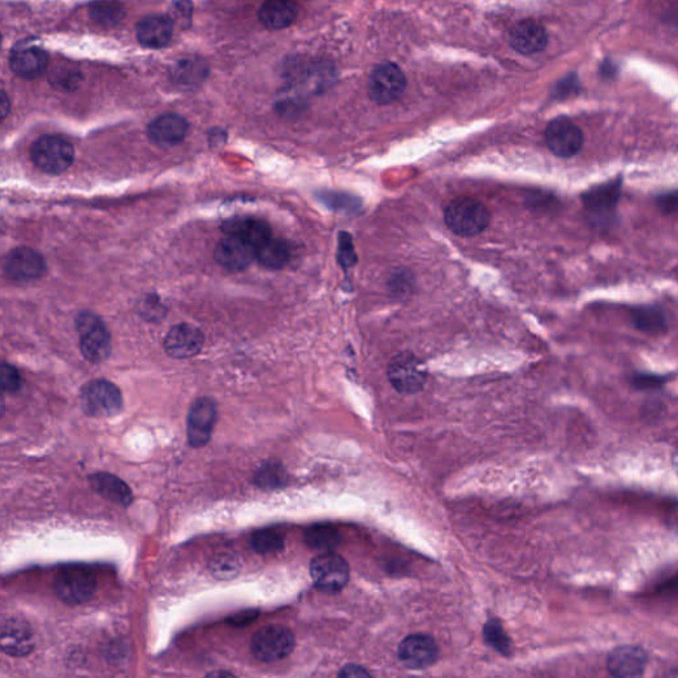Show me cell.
<instances>
[{
	"instance_id": "10",
	"label": "cell",
	"mask_w": 678,
	"mask_h": 678,
	"mask_svg": "<svg viewBox=\"0 0 678 678\" xmlns=\"http://www.w3.org/2000/svg\"><path fill=\"white\" fill-rule=\"evenodd\" d=\"M79 349L82 355L93 364L105 361L111 354V334L104 323L94 314L82 313L78 318Z\"/></svg>"
},
{
	"instance_id": "14",
	"label": "cell",
	"mask_w": 678,
	"mask_h": 678,
	"mask_svg": "<svg viewBox=\"0 0 678 678\" xmlns=\"http://www.w3.org/2000/svg\"><path fill=\"white\" fill-rule=\"evenodd\" d=\"M397 656L409 669H426L435 664L439 657V648L432 636L417 633L407 636L400 642Z\"/></svg>"
},
{
	"instance_id": "33",
	"label": "cell",
	"mask_w": 678,
	"mask_h": 678,
	"mask_svg": "<svg viewBox=\"0 0 678 678\" xmlns=\"http://www.w3.org/2000/svg\"><path fill=\"white\" fill-rule=\"evenodd\" d=\"M483 633H485V639L491 642V645H493L501 653H510L509 639L506 638L503 627L496 620L489 621L485 626V630H483Z\"/></svg>"
},
{
	"instance_id": "43",
	"label": "cell",
	"mask_w": 678,
	"mask_h": 678,
	"mask_svg": "<svg viewBox=\"0 0 678 678\" xmlns=\"http://www.w3.org/2000/svg\"><path fill=\"white\" fill-rule=\"evenodd\" d=\"M672 464H673L674 471L678 474V450L673 453V457H672Z\"/></svg>"
},
{
	"instance_id": "42",
	"label": "cell",
	"mask_w": 678,
	"mask_h": 678,
	"mask_svg": "<svg viewBox=\"0 0 678 678\" xmlns=\"http://www.w3.org/2000/svg\"><path fill=\"white\" fill-rule=\"evenodd\" d=\"M10 100H8L7 93L5 90L2 91V97H0V114H2V120L7 117L10 113Z\"/></svg>"
},
{
	"instance_id": "38",
	"label": "cell",
	"mask_w": 678,
	"mask_h": 678,
	"mask_svg": "<svg viewBox=\"0 0 678 678\" xmlns=\"http://www.w3.org/2000/svg\"><path fill=\"white\" fill-rule=\"evenodd\" d=\"M236 563L238 562L231 556H222L212 562V565H214L212 570H214L215 575H219V577H227V574L232 577L236 573Z\"/></svg>"
},
{
	"instance_id": "39",
	"label": "cell",
	"mask_w": 678,
	"mask_h": 678,
	"mask_svg": "<svg viewBox=\"0 0 678 678\" xmlns=\"http://www.w3.org/2000/svg\"><path fill=\"white\" fill-rule=\"evenodd\" d=\"M392 289L397 293H406L409 291V285L412 284L414 280L409 279V272H397L395 276L390 280Z\"/></svg>"
},
{
	"instance_id": "26",
	"label": "cell",
	"mask_w": 678,
	"mask_h": 678,
	"mask_svg": "<svg viewBox=\"0 0 678 678\" xmlns=\"http://www.w3.org/2000/svg\"><path fill=\"white\" fill-rule=\"evenodd\" d=\"M207 75V66L196 58L178 61L171 70V79L182 90H193V88L199 87Z\"/></svg>"
},
{
	"instance_id": "22",
	"label": "cell",
	"mask_w": 678,
	"mask_h": 678,
	"mask_svg": "<svg viewBox=\"0 0 678 678\" xmlns=\"http://www.w3.org/2000/svg\"><path fill=\"white\" fill-rule=\"evenodd\" d=\"M174 25L164 15H150L137 26V39L146 48H164L173 39Z\"/></svg>"
},
{
	"instance_id": "1",
	"label": "cell",
	"mask_w": 678,
	"mask_h": 678,
	"mask_svg": "<svg viewBox=\"0 0 678 678\" xmlns=\"http://www.w3.org/2000/svg\"><path fill=\"white\" fill-rule=\"evenodd\" d=\"M444 220L448 228L461 238L482 234L491 223V212L480 200L457 197L447 206Z\"/></svg>"
},
{
	"instance_id": "40",
	"label": "cell",
	"mask_w": 678,
	"mask_h": 678,
	"mask_svg": "<svg viewBox=\"0 0 678 678\" xmlns=\"http://www.w3.org/2000/svg\"><path fill=\"white\" fill-rule=\"evenodd\" d=\"M256 618H258V612L246 611L232 616V618L229 619L228 623L235 627H247L249 624L252 623V621H255Z\"/></svg>"
},
{
	"instance_id": "5",
	"label": "cell",
	"mask_w": 678,
	"mask_h": 678,
	"mask_svg": "<svg viewBox=\"0 0 678 678\" xmlns=\"http://www.w3.org/2000/svg\"><path fill=\"white\" fill-rule=\"evenodd\" d=\"M82 411L91 418L116 417L122 409L123 399L120 388L109 380H91L79 394Z\"/></svg>"
},
{
	"instance_id": "8",
	"label": "cell",
	"mask_w": 678,
	"mask_h": 678,
	"mask_svg": "<svg viewBox=\"0 0 678 678\" xmlns=\"http://www.w3.org/2000/svg\"><path fill=\"white\" fill-rule=\"evenodd\" d=\"M387 376L395 390L402 394H417L427 382L424 362L412 353H400L391 359Z\"/></svg>"
},
{
	"instance_id": "36",
	"label": "cell",
	"mask_w": 678,
	"mask_h": 678,
	"mask_svg": "<svg viewBox=\"0 0 678 678\" xmlns=\"http://www.w3.org/2000/svg\"><path fill=\"white\" fill-rule=\"evenodd\" d=\"M668 380L666 376H651V374H636L632 378V383L635 387L641 388V390H652V388H660Z\"/></svg>"
},
{
	"instance_id": "29",
	"label": "cell",
	"mask_w": 678,
	"mask_h": 678,
	"mask_svg": "<svg viewBox=\"0 0 678 678\" xmlns=\"http://www.w3.org/2000/svg\"><path fill=\"white\" fill-rule=\"evenodd\" d=\"M339 541H341V535L332 524H313L305 532V542L308 546L314 550L323 551V553L334 550Z\"/></svg>"
},
{
	"instance_id": "21",
	"label": "cell",
	"mask_w": 678,
	"mask_h": 678,
	"mask_svg": "<svg viewBox=\"0 0 678 678\" xmlns=\"http://www.w3.org/2000/svg\"><path fill=\"white\" fill-rule=\"evenodd\" d=\"M48 64V53L40 47L15 49L10 56V69L17 78L26 79L39 78L46 72Z\"/></svg>"
},
{
	"instance_id": "19",
	"label": "cell",
	"mask_w": 678,
	"mask_h": 678,
	"mask_svg": "<svg viewBox=\"0 0 678 678\" xmlns=\"http://www.w3.org/2000/svg\"><path fill=\"white\" fill-rule=\"evenodd\" d=\"M0 647L3 653L14 657H25L31 653L35 647L31 628L20 619L13 618L3 621Z\"/></svg>"
},
{
	"instance_id": "25",
	"label": "cell",
	"mask_w": 678,
	"mask_h": 678,
	"mask_svg": "<svg viewBox=\"0 0 678 678\" xmlns=\"http://www.w3.org/2000/svg\"><path fill=\"white\" fill-rule=\"evenodd\" d=\"M91 488L100 496L120 506H129L132 501V489L114 474L99 471L90 476Z\"/></svg>"
},
{
	"instance_id": "16",
	"label": "cell",
	"mask_w": 678,
	"mask_h": 678,
	"mask_svg": "<svg viewBox=\"0 0 678 678\" xmlns=\"http://www.w3.org/2000/svg\"><path fill=\"white\" fill-rule=\"evenodd\" d=\"M205 335L197 327L181 323L174 326L164 338V350L176 359L196 356L202 350Z\"/></svg>"
},
{
	"instance_id": "6",
	"label": "cell",
	"mask_w": 678,
	"mask_h": 678,
	"mask_svg": "<svg viewBox=\"0 0 678 678\" xmlns=\"http://www.w3.org/2000/svg\"><path fill=\"white\" fill-rule=\"evenodd\" d=\"M294 636L291 630L282 626L261 628L253 636L250 652L261 662H276L284 660L294 650Z\"/></svg>"
},
{
	"instance_id": "17",
	"label": "cell",
	"mask_w": 678,
	"mask_h": 678,
	"mask_svg": "<svg viewBox=\"0 0 678 678\" xmlns=\"http://www.w3.org/2000/svg\"><path fill=\"white\" fill-rule=\"evenodd\" d=\"M509 43L512 48L521 55H535L546 48L547 32L544 26L535 20H521L510 31Z\"/></svg>"
},
{
	"instance_id": "15",
	"label": "cell",
	"mask_w": 678,
	"mask_h": 678,
	"mask_svg": "<svg viewBox=\"0 0 678 678\" xmlns=\"http://www.w3.org/2000/svg\"><path fill=\"white\" fill-rule=\"evenodd\" d=\"M215 260L224 270L238 272L249 268L256 259V249L243 238L227 236L215 249Z\"/></svg>"
},
{
	"instance_id": "44",
	"label": "cell",
	"mask_w": 678,
	"mask_h": 678,
	"mask_svg": "<svg viewBox=\"0 0 678 678\" xmlns=\"http://www.w3.org/2000/svg\"><path fill=\"white\" fill-rule=\"evenodd\" d=\"M208 676H232V673H228V672H214V673H209Z\"/></svg>"
},
{
	"instance_id": "11",
	"label": "cell",
	"mask_w": 678,
	"mask_h": 678,
	"mask_svg": "<svg viewBox=\"0 0 678 678\" xmlns=\"http://www.w3.org/2000/svg\"><path fill=\"white\" fill-rule=\"evenodd\" d=\"M548 150L559 158H571L582 150L585 137L573 121L558 117L548 123L545 131Z\"/></svg>"
},
{
	"instance_id": "30",
	"label": "cell",
	"mask_w": 678,
	"mask_h": 678,
	"mask_svg": "<svg viewBox=\"0 0 678 678\" xmlns=\"http://www.w3.org/2000/svg\"><path fill=\"white\" fill-rule=\"evenodd\" d=\"M90 15L97 25L113 26L123 19L125 10L117 0H101L91 5Z\"/></svg>"
},
{
	"instance_id": "27",
	"label": "cell",
	"mask_w": 678,
	"mask_h": 678,
	"mask_svg": "<svg viewBox=\"0 0 678 678\" xmlns=\"http://www.w3.org/2000/svg\"><path fill=\"white\" fill-rule=\"evenodd\" d=\"M633 326L647 334H664L668 332V320L664 312L656 306H638L630 312Z\"/></svg>"
},
{
	"instance_id": "13",
	"label": "cell",
	"mask_w": 678,
	"mask_h": 678,
	"mask_svg": "<svg viewBox=\"0 0 678 678\" xmlns=\"http://www.w3.org/2000/svg\"><path fill=\"white\" fill-rule=\"evenodd\" d=\"M3 270L14 281H32L43 276L46 261L37 250L19 247L5 256Z\"/></svg>"
},
{
	"instance_id": "20",
	"label": "cell",
	"mask_w": 678,
	"mask_h": 678,
	"mask_svg": "<svg viewBox=\"0 0 678 678\" xmlns=\"http://www.w3.org/2000/svg\"><path fill=\"white\" fill-rule=\"evenodd\" d=\"M187 121L179 114L166 113L155 118L147 126V135L150 141L159 146H174L181 143L187 135Z\"/></svg>"
},
{
	"instance_id": "31",
	"label": "cell",
	"mask_w": 678,
	"mask_h": 678,
	"mask_svg": "<svg viewBox=\"0 0 678 678\" xmlns=\"http://www.w3.org/2000/svg\"><path fill=\"white\" fill-rule=\"evenodd\" d=\"M249 546L259 554L279 553L284 548V536L276 530H259L249 536Z\"/></svg>"
},
{
	"instance_id": "34",
	"label": "cell",
	"mask_w": 678,
	"mask_h": 678,
	"mask_svg": "<svg viewBox=\"0 0 678 678\" xmlns=\"http://www.w3.org/2000/svg\"><path fill=\"white\" fill-rule=\"evenodd\" d=\"M338 261L344 267V270L353 267L356 262V253L355 249H354L353 238L347 232H341L339 234Z\"/></svg>"
},
{
	"instance_id": "23",
	"label": "cell",
	"mask_w": 678,
	"mask_h": 678,
	"mask_svg": "<svg viewBox=\"0 0 678 678\" xmlns=\"http://www.w3.org/2000/svg\"><path fill=\"white\" fill-rule=\"evenodd\" d=\"M222 231L226 236H236L252 244L255 249L272 238V229L267 222L256 217H234L223 223Z\"/></svg>"
},
{
	"instance_id": "3",
	"label": "cell",
	"mask_w": 678,
	"mask_h": 678,
	"mask_svg": "<svg viewBox=\"0 0 678 678\" xmlns=\"http://www.w3.org/2000/svg\"><path fill=\"white\" fill-rule=\"evenodd\" d=\"M31 159L35 166L47 174H63L75 161V149L66 138L43 135L32 144Z\"/></svg>"
},
{
	"instance_id": "7",
	"label": "cell",
	"mask_w": 678,
	"mask_h": 678,
	"mask_svg": "<svg viewBox=\"0 0 678 678\" xmlns=\"http://www.w3.org/2000/svg\"><path fill=\"white\" fill-rule=\"evenodd\" d=\"M407 79L402 68L391 61L374 68L368 79V96L376 104L387 105L397 101L406 90Z\"/></svg>"
},
{
	"instance_id": "12",
	"label": "cell",
	"mask_w": 678,
	"mask_h": 678,
	"mask_svg": "<svg viewBox=\"0 0 678 678\" xmlns=\"http://www.w3.org/2000/svg\"><path fill=\"white\" fill-rule=\"evenodd\" d=\"M217 414V405L209 397H199L193 403L187 418V439L191 447H205L208 443Z\"/></svg>"
},
{
	"instance_id": "28",
	"label": "cell",
	"mask_w": 678,
	"mask_h": 678,
	"mask_svg": "<svg viewBox=\"0 0 678 678\" xmlns=\"http://www.w3.org/2000/svg\"><path fill=\"white\" fill-rule=\"evenodd\" d=\"M256 259L268 270H281L289 261V249L281 238H268L256 249Z\"/></svg>"
},
{
	"instance_id": "24",
	"label": "cell",
	"mask_w": 678,
	"mask_h": 678,
	"mask_svg": "<svg viewBox=\"0 0 678 678\" xmlns=\"http://www.w3.org/2000/svg\"><path fill=\"white\" fill-rule=\"evenodd\" d=\"M299 8L294 0H267L259 10V20L270 31L288 28L296 22Z\"/></svg>"
},
{
	"instance_id": "4",
	"label": "cell",
	"mask_w": 678,
	"mask_h": 678,
	"mask_svg": "<svg viewBox=\"0 0 678 678\" xmlns=\"http://www.w3.org/2000/svg\"><path fill=\"white\" fill-rule=\"evenodd\" d=\"M97 582L93 573L81 566L61 568L53 580L56 597L63 603L79 606L88 603L96 592Z\"/></svg>"
},
{
	"instance_id": "9",
	"label": "cell",
	"mask_w": 678,
	"mask_h": 678,
	"mask_svg": "<svg viewBox=\"0 0 678 678\" xmlns=\"http://www.w3.org/2000/svg\"><path fill=\"white\" fill-rule=\"evenodd\" d=\"M311 577L320 591L335 594L349 582V565L338 554L326 551L312 561Z\"/></svg>"
},
{
	"instance_id": "2",
	"label": "cell",
	"mask_w": 678,
	"mask_h": 678,
	"mask_svg": "<svg viewBox=\"0 0 678 678\" xmlns=\"http://www.w3.org/2000/svg\"><path fill=\"white\" fill-rule=\"evenodd\" d=\"M621 185L623 179L616 178L594 185L582 194L583 207L589 224L595 228H607L613 223L620 200Z\"/></svg>"
},
{
	"instance_id": "41",
	"label": "cell",
	"mask_w": 678,
	"mask_h": 678,
	"mask_svg": "<svg viewBox=\"0 0 678 678\" xmlns=\"http://www.w3.org/2000/svg\"><path fill=\"white\" fill-rule=\"evenodd\" d=\"M339 676L354 677V676H368L367 671H365L361 666H346L344 671L339 673Z\"/></svg>"
},
{
	"instance_id": "18",
	"label": "cell",
	"mask_w": 678,
	"mask_h": 678,
	"mask_svg": "<svg viewBox=\"0 0 678 678\" xmlns=\"http://www.w3.org/2000/svg\"><path fill=\"white\" fill-rule=\"evenodd\" d=\"M647 662V653L641 648L624 645L609 653L607 659V669L615 677H639L644 673Z\"/></svg>"
},
{
	"instance_id": "35",
	"label": "cell",
	"mask_w": 678,
	"mask_h": 678,
	"mask_svg": "<svg viewBox=\"0 0 678 678\" xmlns=\"http://www.w3.org/2000/svg\"><path fill=\"white\" fill-rule=\"evenodd\" d=\"M22 386L19 371L14 365H2V388L5 392H16Z\"/></svg>"
},
{
	"instance_id": "37",
	"label": "cell",
	"mask_w": 678,
	"mask_h": 678,
	"mask_svg": "<svg viewBox=\"0 0 678 678\" xmlns=\"http://www.w3.org/2000/svg\"><path fill=\"white\" fill-rule=\"evenodd\" d=\"M657 207L665 215L678 214V191L662 194L656 199Z\"/></svg>"
},
{
	"instance_id": "32",
	"label": "cell",
	"mask_w": 678,
	"mask_h": 678,
	"mask_svg": "<svg viewBox=\"0 0 678 678\" xmlns=\"http://www.w3.org/2000/svg\"><path fill=\"white\" fill-rule=\"evenodd\" d=\"M255 482L264 489L279 488L287 482V474H285L281 465L272 462V464L262 465L256 473Z\"/></svg>"
}]
</instances>
